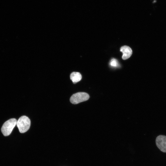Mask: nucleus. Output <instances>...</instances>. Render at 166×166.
Instances as JSON below:
<instances>
[{
    "instance_id": "obj_1",
    "label": "nucleus",
    "mask_w": 166,
    "mask_h": 166,
    "mask_svg": "<svg viewBox=\"0 0 166 166\" xmlns=\"http://www.w3.org/2000/svg\"><path fill=\"white\" fill-rule=\"evenodd\" d=\"M30 121L27 116H23L20 117L17 121L16 125L19 132L24 133L27 131L30 125Z\"/></svg>"
},
{
    "instance_id": "obj_2",
    "label": "nucleus",
    "mask_w": 166,
    "mask_h": 166,
    "mask_svg": "<svg viewBox=\"0 0 166 166\" xmlns=\"http://www.w3.org/2000/svg\"><path fill=\"white\" fill-rule=\"evenodd\" d=\"M17 120L15 118H11L6 121L3 124L1 131L5 136L9 135L16 124Z\"/></svg>"
},
{
    "instance_id": "obj_3",
    "label": "nucleus",
    "mask_w": 166,
    "mask_h": 166,
    "mask_svg": "<svg viewBox=\"0 0 166 166\" xmlns=\"http://www.w3.org/2000/svg\"><path fill=\"white\" fill-rule=\"evenodd\" d=\"M89 98V95L85 92H78L73 94L70 97L71 103L76 104L87 101Z\"/></svg>"
},
{
    "instance_id": "obj_4",
    "label": "nucleus",
    "mask_w": 166,
    "mask_h": 166,
    "mask_svg": "<svg viewBox=\"0 0 166 166\" xmlns=\"http://www.w3.org/2000/svg\"><path fill=\"white\" fill-rule=\"evenodd\" d=\"M156 143L157 146L160 151L166 152V136H158L156 138Z\"/></svg>"
},
{
    "instance_id": "obj_5",
    "label": "nucleus",
    "mask_w": 166,
    "mask_h": 166,
    "mask_svg": "<svg viewBox=\"0 0 166 166\" xmlns=\"http://www.w3.org/2000/svg\"><path fill=\"white\" fill-rule=\"evenodd\" d=\"M120 51L123 53L122 58L124 60L129 58L132 54V50L127 45L122 46L120 48Z\"/></svg>"
},
{
    "instance_id": "obj_6",
    "label": "nucleus",
    "mask_w": 166,
    "mask_h": 166,
    "mask_svg": "<svg viewBox=\"0 0 166 166\" xmlns=\"http://www.w3.org/2000/svg\"><path fill=\"white\" fill-rule=\"evenodd\" d=\"M81 78V74L78 72H73L70 75V78L74 84L80 81Z\"/></svg>"
},
{
    "instance_id": "obj_7",
    "label": "nucleus",
    "mask_w": 166,
    "mask_h": 166,
    "mask_svg": "<svg viewBox=\"0 0 166 166\" xmlns=\"http://www.w3.org/2000/svg\"><path fill=\"white\" fill-rule=\"evenodd\" d=\"M110 65L113 67H116L118 65L117 61L115 59H112L110 63Z\"/></svg>"
}]
</instances>
